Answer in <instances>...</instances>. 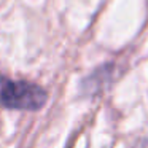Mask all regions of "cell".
Returning <instances> with one entry per match:
<instances>
[{"mask_svg": "<svg viewBox=\"0 0 148 148\" xmlns=\"http://www.w3.org/2000/svg\"><path fill=\"white\" fill-rule=\"evenodd\" d=\"M48 94L42 86L24 80H10L0 75V105L11 110L37 112L43 108Z\"/></svg>", "mask_w": 148, "mask_h": 148, "instance_id": "cell-1", "label": "cell"}, {"mask_svg": "<svg viewBox=\"0 0 148 148\" xmlns=\"http://www.w3.org/2000/svg\"><path fill=\"white\" fill-rule=\"evenodd\" d=\"M135 148H148V140H143V142H138L135 145Z\"/></svg>", "mask_w": 148, "mask_h": 148, "instance_id": "cell-2", "label": "cell"}]
</instances>
